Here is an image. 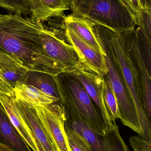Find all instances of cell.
<instances>
[{
    "instance_id": "7402d4cb",
    "label": "cell",
    "mask_w": 151,
    "mask_h": 151,
    "mask_svg": "<svg viewBox=\"0 0 151 151\" xmlns=\"http://www.w3.org/2000/svg\"><path fill=\"white\" fill-rule=\"evenodd\" d=\"M135 16L137 32L144 39L151 41V9H142Z\"/></svg>"
},
{
    "instance_id": "6da1fadb",
    "label": "cell",
    "mask_w": 151,
    "mask_h": 151,
    "mask_svg": "<svg viewBox=\"0 0 151 151\" xmlns=\"http://www.w3.org/2000/svg\"><path fill=\"white\" fill-rule=\"evenodd\" d=\"M0 15V50L15 56L30 70L58 74L65 69L45 52L43 24L19 13Z\"/></svg>"
},
{
    "instance_id": "9c48e42d",
    "label": "cell",
    "mask_w": 151,
    "mask_h": 151,
    "mask_svg": "<svg viewBox=\"0 0 151 151\" xmlns=\"http://www.w3.org/2000/svg\"><path fill=\"white\" fill-rule=\"evenodd\" d=\"M76 76L83 85L90 96L95 102L105 120L112 126L104 99V77L86 65L82 64L77 69L70 71Z\"/></svg>"
},
{
    "instance_id": "30bf717a",
    "label": "cell",
    "mask_w": 151,
    "mask_h": 151,
    "mask_svg": "<svg viewBox=\"0 0 151 151\" xmlns=\"http://www.w3.org/2000/svg\"><path fill=\"white\" fill-rule=\"evenodd\" d=\"M64 35L67 42L74 46L83 58L84 63L82 64L100 75L107 74L103 51H98L69 29L65 28Z\"/></svg>"
},
{
    "instance_id": "e0dca14e",
    "label": "cell",
    "mask_w": 151,
    "mask_h": 151,
    "mask_svg": "<svg viewBox=\"0 0 151 151\" xmlns=\"http://www.w3.org/2000/svg\"><path fill=\"white\" fill-rule=\"evenodd\" d=\"M65 28L69 29L97 50L103 52L94 30L95 24L87 19L69 15L63 17Z\"/></svg>"
},
{
    "instance_id": "5b68a950",
    "label": "cell",
    "mask_w": 151,
    "mask_h": 151,
    "mask_svg": "<svg viewBox=\"0 0 151 151\" xmlns=\"http://www.w3.org/2000/svg\"><path fill=\"white\" fill-rule=\"evenodd\" d=\"M98 41L101 46L107 69L105 76L109 80L117 98L120 118L121 123L137 133L139 137L142 135L139 120L135 106L123 80L117 62L111 54L104 42L98 37Z\"/></svg>"
},
{
    "instance_id": "603a6c76",
    "label": "cell",
    "mask_w": 151,
    "mask_h": 151,
    "mask_svg": "<svg viewBox=\"0 0 151 151\" xmlns=\"http://www.w3.org/2000/svg\"><path fill=\"white\" fill-rule=\"evenodd\" d=\"M68 144L72 151H90L88 143L78 132L65 125Z\"/></svg>"
},
{
    "instance_id": "f1b7e54d",
    "label": "cell",
    "mask_w": 151,
    "mask_h": 151,
    "mask_svg": "<svg viewBox=\"0 0 151 151\" xmlns=\"http://www.w3.org/2000/svg\"><path fill=\"white\" fill-rule=\"evenodd\" d=\"M31 134H32V133H31ZM32 135H33V137L34 139L35 142V143H36V146H37L38 151H45L44 150L43 147L42 146L41 144L40 143V142H39V141H38V140H37V139H36V138L33 136V134H32Z\"/></svg>"
},
{
    "instance_id": "f546056e",
    "label": "cell",
    "mask_w": 151,
    "mask_h": 151,
    "mask_svg": "<svg viewBox=\"0 0 151 151\" xmlns=\"http://www.w3.org/2000/svg\"><path fill=\"white\" fill-rule=\"evenodd\" d=\"M0 151H15L8 146L0 143Z\"/></svg>"
},
{
    "instance_id": "d4e9b609",
    "label": "cell",
    "mask_w": 151,
    "mask_h": 151,
    "mask_svg": "<svg viewBox=\"0 0 151 151\" xmlns=\"http://www.w3.org/2000/svg\"><path fill=\"white\" fill-rule=\"evenodd\" d=\"M129 142L133 151H151V142L135 135L129 138Z\"/></svg>"
},
{
    "instance_id": "cb8c5ba5",
    "label": "cell",
    "mask_w": 151,
    "mask_h": 151,
    "mask_svg": "<svg viewBox=\"0 0 151 151\" xmlns=\"http://www.w3.org/2000/svg\"><path fill=\"white\" fill-rule=\"evenodd\" d=\"M0 8L11 13L30 14V7L27 0H0Z\"/></svg>"
},
{
    "instance_id": "4fadbf2b",
    "label": "cell",
    "mask_w": 151,
    "mask_h": 151,
    "mask_svg": "<svg viewBox=\"0 0 151 151\" xmlns=\"http://www.w3.org/2000/svg\"><path fill=\"white\" fill-rule=\"evenodd\" d=\"M30 7L31 17L37 21H48L53 17H63L70 9V0H27Z\"/></svg>"
},
{
    "instance_id": "52a82bcc",
    "label": "cell",
    "mask_w": 151,
    "mask_h": 151,
    "mask_svg": "<svg viewBox=\"0 0 151 151\" xmlns=\"http://www.w3.org/2000/svg\"><path fill=\"white\" fill-rule=\"evenodd\" d=\"M37 115L57 151H72L65 127L64 110L59 102L48 105L35 107Z\"/></svg>"
},
{
    "instance_id": "44dd1931",
    "label": "cell",
    "mask_w": 151,
    "mask_h": 151,
    "mask_svg": "<svg viewBox=\"0 0 151 151\" xmlns=\"http://www.w3.org/2000/svg\"><path fill=\"white\" fill-rule=\"evenodd\" d=\"M104 77L105 82L103 94L105 104L111 122L115 123L116 120L120 118L118 105L116 96L109 80L105 75L104 76Z\"/></svg>"
},
{
    "instance_id": "ba28073f",
    "label": "cell",
    "mask_w": 151,
    "mask_h": 151,
    "mask_svg": "<svg viewBox=\"0 0 151 151\" xmlns=\"http://www.w3.org/2000/svg\"><path fill=\"white\" fill-rule=\"evenodd\" d=\"M41 39L47 55L62 66L66 72L77 69L84 63V59L74 46L58 37L54 32L46 29L44 26Z\"/></svg>"
},
{
    "instance_id": "4dcf8cb0",
    "label": "cell",
    "mask_w": 151,
    "mask_h": 151,
    "mask_svg": "<svg viewBox=\"0 0 151 151\" xmlns=\"http://www.w3.org/2000/svg\"><path fill=\"white\" fill-rule=\"evenodd\" d=\"M70 1H78V0H70Z\"/></svg>"
},
{
    "instance_id": "277c9868",
    "label": "cell",
    "mask_w": 151,
    "mask_h": 151,
    "mask_svg": "<svg viewBox=\"0 0 151 151\" xmlns=\"http://www.w3.org/2000/svg\"><path fill=\"white\" fill-rule=\"evenodd\" d=\"M56 79L59 102L72 108L97 134L104 135L111 126L76 76L71 72H64L56 74Z\"/></svg>"
},
{
    "instance_id": "4316f807",
    "label": "cell",
    "mask_w": 151,
    "mask_h": 151,
    "mask_svg": "<svg viewBox=\"0 0 151 151\" xmlns=\"http://www.w3.org/2000/svg\"><path fill=\"white\" fill-rule=\"evenodd\" d=\"M128 8L134 13L136 14L142 9L139 0H121Z\"/></svg>"
},
{
    "instance_id": "484cf974",
    "label": "cell",
    "mask_w": 151,
    "mask_h": 151,
    "mask_svg": "<svg viewBox=\"0 0 151 151\" xmlns=\"http://www.w3.org/2000/svg\"><path fill=\"white\" fill-rule=\"evenodd\" d=\"M0 89L10 96L14 97L13 88L9 83L0 73Z\"/></svg>"
},
{
    "instance_id": "7a4b0ae2",
    "label": "cell",
    "mask_w": 151,
    "mask_h": 151,
    "mask_svg": "<svg viewBox=\"0 0 151 151\" xmlns=\"http://www.w3.org/2000/svg\"><path fill=\"white\" fill-rule=\"evenodd\" d=\"M94 30L96 36L106 44L118 64L135 106L142 131L140 137L151 142V120L147 117L142 106L137 76L122 35L100 25L95 24Z\"/></svg>"
},
{
    "instance_id": "8992f818",
    "label": "cell",
    "mask_w": 151,
    "mask_h": 151,
    "mask_svg": "<svg viewBox=\"0 0 151 151\" xmlns=\"http://www.w3.org/2000/svg\"><path fill=\"white\" fill-rule=\"evenodd\" d=\"M121 34L137 76L142 106L151 120V57L146 53L136 28Z\"/></svg>"
},
{
    "instance_id": "83f0119b",
    "label": "cell",
    "mask_w": 151,
    "mask_h": 151,
    "mask_svg": "<svg viewBox=\"0 0 151 151\" xmlns=\"http://www.w3.org/2000/svg\"><path fill=\"white\" fill-rule=\"evenodd\" d=\"M142 9H151V0H139Z\"/></svg>"
},
{
    "instance_id": "1f68e13d",
    "label": "cell",
    "mask_w": 151,
    "mask_h": 151,
    "mask_svg": "<svg viewBox=\"0 0 151 151\" xmlns=\"http://www.w3.org/2000/svg\"><path fill=\"white\" fill-rule=\"evenodd\" d=\"M0 15H1V14H0Z\"/></svg>"
},
{
    "instance_id": "8fae6325",
    "label": "cell",
    "mask_w": 151,
    "mask_h": 151,
    "mask_svg": "<svg viewBox=\"0 0 151 151\" xmlns=\"http://www.w3.org/2000/svg\"><path fill=\"white\" fill-rule=\"evenodd\" d=\"M15 102L26 125L33 136L40 142L44 150L57 151L48 137L34 106L15 99Z\"/></svg>"
},
{
    "instance_id": "5bb4252c",
    "label": "cell",
    "mask_w": 151,
    "mask_h": 151,
    "mask_svg": "<svg viewBox=\"0 0 151 151\" xmlns=\"http://www.w3.org/2000/svg\"><path fill=\"white\" fill-rule=\"evenodd\" d=\"M0 104L7 113L12 125L30 148L33 151H38L34 139L15 104L14 97L9 96L0 89Z\"/></svg>"
},
{
    "instance_id": "d6986e66",
    "label": "cell",
    "mask_w": 151,
    "mask_h": 151,
    "mask_svg": "<svg viewBox=\"0 0 151 151\" xmlns=\"http://www.w3.org/2000/svg\"><path fill=\"white\" fill-rule=\"evenodd\" d=\"M56 74L28 70L27 72L25 83L32 85L60 100Z\"/></svg>"
},
{
    "instance_id": "ac0fdd59",
    "label": "cell",
    "mask_w": 151,
    "mask_h": 151,
    "mask_svg": "<svg viewBox=\"0 0 151 151\" xmlns=\"http://www.w3.org/2000/svg\"><path fill=\"white\" fill-rule=\"evenodd\" d=\"M14 98L31 106H41L59 102V99L25 83H17L13 88Z\"/></svg>"
},
{
    "instance_id": "3957f363",
    "label": "cell",
    "mask_w": 151,
    "mask_h": 151,
    "mask_svg": "<svg viewBox=\"0 0 151 151\" xmlns=\"http://www.w3.org/2000/svg\"><path fill=\"white\" fill-rule=\"evenodd\" d=\"M72 15L89 19L118 34L136 27L134 14L121 0H78L71 1Z\"/></svg>"
},
{
    "instance_id": "2e32d148",
    "label": "cell",
    "mask_w": 151,
    "mask_h": 151,
    "mask_svg": "<svg viewBox=\"0 0 151 151\" xmlns=\"http://www.w3.org/2000/svg\"><path fill=\"white\" fill-rule=\"evenodd\" d=\"M28 70L17 57L0 50V73L13 88L17 83H25Z\"/></svg>"
},
{
    "instance_id": "9a60e30c",
    "label": "cell",
    "mask_w": 151,
    "mask_h": 151,
    "mask_svg": "<svg viewBox=\"0 0 151 151\" xmlns=\"http://www.w3.org/2000/svg\"><path fill=\"white\" fill-rule=\"evenodd\" d=\"M0 143L15 151H33L14 127L0 104Z\"/></svg>"
},
{
    "instance_id": "7c38bea8",
    "label": "cell",
    "mask_w": 151,
    "mask_h": 151,
    "mask_svg": "<svg viewBox=\"0 0 151 151\" xmlns=\"http://www.w3.org/2000/svg\"><path fill=\"white\" fill-rule=\"evenodd\" d=\"M62 105L64 107L65 116V125L83 137L90 145V151H105L102 136L95 134L85 120L72 108L66 105Z\"/></svg>"
},
{
    "instance_id": "ffe728a7",
    "label": "cell",
    "mask_w": 151,
    "mask_h": 151,
    "mask_svg": "<svg viewBox=\"0 0 151 151\" xmlns=\"http://www.w3.org/2000/svg\"><path fill=\"white\" fill-rule=\"evenodd\" d=\"M102 139L105 151H129L116 123L109 128Z\"/></svg>"
}]
</instances>
